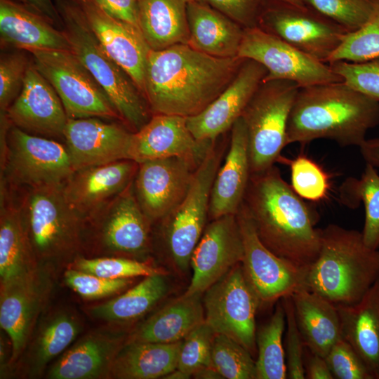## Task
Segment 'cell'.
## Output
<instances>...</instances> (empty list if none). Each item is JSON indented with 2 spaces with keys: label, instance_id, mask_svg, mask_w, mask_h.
Segmentation results:
<instances>
[{
  "label": "cell",
  "instance_id": "6da1fadb",
  "mask_svg": "<svg viewBox=\"0 0 379 379\" xmlns=\"http://www.w3.org/2000/svg\"><path fill=\"white\" fill-rule=\"evenodd\" d=\"M244 60L211 56L185 44L150 49L143 95L152 114H198L229 86Z\"/></svg>",
  "mask_w": 379,
  "mask_h": 379
},
{
  "label": "cell",
  "instance_id": "7a4b0ae2",
  "mask_svg": "<svg viewBox=\"0 0 379 379\" xmlns=\"http://www.w3.org/2000/svg\"><path fill=\"white\" fill-rule=\"evenodd\" d=\"M243 204L258 237L272 252L305 270L316 260L321 243L317 213L277 166L251 175Z\"/></svg>",
  "mask_w": 379,
  "mask_h": 379
},
{
  "label": "cell",
  "instance_id": "3957f363",
  "mask_svg": "<svg viewBox=\"0 0 379 379\" xmlns=\"http://www.w3.org/2000/svg\"><path fill=\"white\" fill-rule=\"evenodd\" d=\"M378 124L379 102L343 81L302 87L291 111L287 142L328 139L343 147H359Z\"/></svg>",
  "mask_w": 379,
  "mask_h": 379
},
{
  "label": "cell",
  "instance_id": "277c9868",
  "mask_svg": "<svg viewBox=\"0 0 379 379\" xmlns=\"http://www.w3.org/2000/svg\"><path fill=\"white\" fill-rule=\"evenodd\" d=\"M378 277L379 249L366 246L361 232L329 224L321 229L320 251L304 286L335 305H353Z\"/></svg>",
  "mask_w": 379,
  "mask_h": 379
},
{
  "label": "cell",
  "instance_id": "5b68a950",
  "mask_svg": "<svg viewBox=\"0 0 379 379\" xmlns=\"http://www.w3.org/2000/svg\"><path fill=\"white\" fill-rule=\"evenodd\" d=\"M56 7L71 51L105 92L121 122L137 132L152 116L147 101L128 74L101 47L79 4L57 0Z\"/></svg>",
  "mask_w": 379,
  "mask_h": 379
},
{
  "label": "cell",
  "instance_id": "8992f818",
  "mask_svg": "<svg viewBox=\"0 0 379 379\" xmlns=\"http://www.w3.org/2000/svg\"><path fill=\"white\" fill-rule=\"evenodd\" d=\"M63 185L17 188L24 227L38 265L74 260L84 248V222L68 202Z\"/></svg>",
  "mask_w": 379,
  "mask_h": 379
},
{
  "label": "cell",
  "instance_id": "52a82bcc",
  "mask_svg": "<svg viewBox=\"0 0 379 379\" xmlns=\"http://www.w3.org/2000/svg\"><path fill=\"white\" fill-rule=\"evenodd\" d=\"M74 171L65 145L25 132L1 114V180L16 188L61 185Z\"/></svg>",
  "mask_w": 379,
  "mask_h": 379
},
{
  "label": "cell",
  "instance_id": "ba28073f",
  "mask_svg": "<svg viewBox=\"0 0 379 379\" xmlns=\"http://www.w3.org/2000/svg\"><path fill=\"white\" fill-rule=\"evenodd\" d=\"M217 140L194 171L184 199L159 222L168 256L180 273L190 267L192 253L206 226L213 180L227 147L225 142Z\"/></svg>",
  "mask_w": 379,
  "mask_h": 379
},
{
  "label": "cell",
  "instance_id": "9c48e42d",
  "mask_svg": "<svg viewBox=\"0 0 379 379\" xmlns=\"http://www.w3.org/2000/svg\"><path fill=\"white\" fill-rule=\"evenodd\" d=\"M300 88L286 80L262 81L244 109L251 174L273 166L288 145V119Z\"/></svg>",
  "mask_w": 379,
  "mask_h": 379
},
{
  "label": "cell",
  "instance_id": "30bf717a",
  "mask_svg": "<svg viewBox=\"0 0 379 379\" xmlns=\"http://www.w3.org/2000/svg\"><path fill=\"white\" fill-rule=\"evenodd\" d=\"M140 206L133 181L84 222V247L90 241L100 251L143 260L151 250V225Z\"/></svg>",
  "mask_w": 379,
  "mask_h": 379
},
{
  "label": "cell",
  "instance_id": "8fae6325",
  "mask_svg": "<svg viewBox=\"0 0 379 379\" xmlns=\"http://www.w3.org/2000/svg\"><path fill=\"white\" fill-rule=\"evenodd\" d=\"M32 62L55 90L69 119L120 117L104 90L70 51L32 50Z\"/></svg>",
  "mask_w": 379,
  "mask_h": 379
},
{
  "label": "cell",
  "instance_id": "7c38bea8",
  "mask_svg": "<svg viewBox=\"0 0 379 379\" xmlns=\"http://www.w3.org/2000/svg\"><path fill=\"white\" fill-rule=\"evenodd\" d=\"M205 323L215 334L234 340L251 354L257 353L255 314L260 300L241 263L210 286L202 299Z\"/></svg>",
  "mask_w": 379,
  "mask_h": 379
},
{
  "label": "cell",
  "instance_id": "4fadbf2b",
  "mask_svg": "<svg viewBox=\"0 0 379 379\" xmlns=\"http://www.w3.org/2000/svg\"><path fill=\"white\" fill-rule=\"evenodd\" d=\"M258 26L310 56L327 63L347 32L308 6L267 0Z\"/></svg>",
  "mask_w": 379,
  "mask_h": 379
},
{
  "label": "cell",
  "instance_id": "5bb4252c",
  "mask_svg": "<svg viewBox=\"0 0 379 379\" xmlns=\"http://www.w3.org/2000/svg\"><path fill=\"white\" fill-rule=\"evenodd\" d=\"M237 57L262 65L267 71L263 81L286 80L300 88L342 81L329 64L310 56L258 26L244 29Z\"/></svg>",
  "mask_w": 379,
  "mask_h": 379
},
{
  "label": "cell",
  "instance_id": "9a60e30c",
  "mask_svg": "<svg viewBox=\"0 0 379 379\" xmlns=\"http://www.w3.org/2000/svg\"><path fill=\"white\" fill-rule=\"evenodd\" d=\"M52 288L48 266L41 265L1 283L0 325L11 345L8 368H13L27 346Z\"/></svg>",
  "mask_w": 379,
  "mask_h": 379
},
{
  "label": "cell",
  "instance_id": "2e32d148",
  "mask_svg": "<svg viewBox=\"0 0 379 379\" xmlns=\"http://www.w3.org/2000/svg\"><path fill=\"white\" fill-rule=\"evenodd\" d=\"M237 218L244 246L241 265L260 305L272 304L305 288L306 270L279 257L262 244L244 204Z\"/></svg>",
  "mask_w": 379,
  "mask_h": 379
},
{
  "label": "cell",
  "instance_id": "e0dca14e",
  "mask_svg": "<svg viewBox=\"0 0 379 379\" xmlns=\"http://www.w3.org/2000/svg\"><path fill=\"white\" fill-rule=\"evenodd\" d=\"M200 164L177 157L138 163L134 193L152 223L164 219L182 201Z\"/></svg>",
  "mask_w": 379,
  "mask_h": 379
},
{
  "label": "cell",
  "instance_id": "ac0fdd59",
  "mask_svg": "<svg viewBox=\"0 0 379 379\" xmlns=\"http://www.w3.org/2000/svg\"><path fill=\"white\" fill-rule=\"evenodd\" d=\"M243 256V241L237 214L211 220L192 253V276L184 294H203L231 269L241 263Z\"/></svg>",
  "mask_w": 379,
  "mask_h": 379
},
{
  "label": "cell",
  "instance_id": "d6986e66",
  "mask_svg": "<svg viewBox=\"0 0 379 379\" xmlns=\"http://www.w3.org/2000/svg\"><path fill=\"white\" fill-rule=\"evenodd\" d=\"M5 114L11 125L29 133L63 139L68 117L48 81L29 63L20 93Z\"/></svg>",
  "mask_w": 379,
  "mask_h": 379
},
{
  "label": "cell",
  "instance_id": "ffe728a7",
  "mask_svg": "<svg viewBox=\"0 0 379 379\" xmlns=\"http://www.w3.org/2000/svg\"><path fill=\"white\" fill-rule=\"evenodd\" d=\"M133 132L124 124L96 117L69 119L63 138L76 170L131 159Z\"/></svg>",
  "mask_w": 379,
  "mask_h": 379
},
{
  "label": "cell",
  "instance_id": "44dd1931",
  "mask_svg": "<svg viewBox=\"0 0 379 379\" xmlns=\"http://www.w3.org/2000/svg\"><path fill=\"white\" fill-rule=\"evenodd\" d=\"M267 74L260 63L244 59L229 86L201 112L187 118L194 137L200 141H214L231 129Z\"/></svg>",
  "mask_w": 379,
  "mask_h": 379
},
{
  "label": "cell",
  "instance_id": "7402d4cb",
  "mask_svg": "<svg viewBox=\"0 0 379 379\" xmlns=\"http://www.w3.org/2000/svg\"><path fill=\"white\" fill-rule=\"evenodd\" d=\"M86 20L105 53L131 78L143 95L150 48L139 28L105 12L94 0H78Z\"/></svg>",
  "mask_w": 379,
  "mask_h": 379
},
{
  "label": "cell",
  "instance_id": "603a6c76",
  "mask_svg": "<svg viewBox=\"0 0 379 379\" xmlns=\"http://www.w3.org/2000/svg\"><path fill=\"white\" fill-rule=\"evenodd\" d=\"M214 141L197 140L188 128L187 117L154 114L139 131L133 132L130 158L141 163L177 157L200 164Z\"/></svg>",
  "mask_w": 379,
  "mask_h": 379
},
{
  "label": "cell",
  "instance_id": "cb8c5ba5",
  "mask_svg": "<svg viewBox=\"0 0 379 379\" xmlns=\"http://www.w3.org/2000/svg\"><path fill=\"white\" fill-rule=\"evenodd\" d=\"M138 163L122 159L76 170L63 185L65 197L83 222L134 180Z\"/></svg>",
  "mask_w": 379,
  "mask_h": 379
},
{
  "label": "cell",
  "instance_id": "d4e9b609",
  "mask_svg": "<svg viewBox=\"0 0 379 379\" xmlns=\"http://www.w3.org/2000/svg\"><path fill=\"white\" fill-rule=\"evenodd\" d=\"M126 335L119 331H91L67 349L50 366L49 379L109 378L114 361L125 345Z\"/></svg>",
  "mask_w": 379,
  "mask_h": 379
},
{
  "label": "cell",
  "instance_id": "484cf974",
  "mask_svg": "<svg viewBox=\"0 0 379 379\" xmlns=\"http://www.w3.org/2000/svg\"><path fill=\"white\" fill-rule=\"evenodd\" d=\"M79 317L70 310L58 309L39 318L21 356L13 368L18 375L34 378L62 354L82 330Z\"/></svg>",
  "mask_w": 379,
  "mask_h": 379
},
{
  "label": "cell",
  "instance_id": "4316f807",
  "mask_svg": "<svg viewBox=\"0 0 379 379\" xmlns=\"http://www.w3.org/2000/svg\"><path fill=\"white\" fill-rule=\"evenodd\" d=\"M251 175L248 133L241 117L231 128L229 148L213 180L208 218L237 214Z\"/></svg>",
  "mask_w": 379,
  "mask_h": 379
},
{
  "label": "cell",
  "instance_id": "83f0119b",
  "mask_svg": "<svg viewBox=\"0 0 379 379\" xmlns=\"http://www.w3.org/2000/svg\"><path fill=\"white\" fill-rule=\"evenodd\" d=\"M0 36L1 44L27 51H71L64 31L15 0H0Z\"/></svg>",
  "mask_w": 379,
  "mask_h": 379
},
{
  "label": "cell",
  "instance_id": "f1b7e54d",
  "mask_svg": "<svg viewBox=\"0 0 379 379\" xmlns=\"http://www.w3.org/2000/svg\"><path fill=\"white\" fill-rule=\"evenodd\" d=\"M38 265L24 227L18 190L1 180V283L22 275Z\"/></svg>",
  "mask_w": 379,
  "mask_h": 379
},
{
  "label": "cell",
  "instance_id": "f546056e",
  "mask_svg": "<svg viewBox=\"0 0 379 379\" xmlns=\"http://www.w3.org/2000/svg\"><path fill=\"white\" fill-rule=\"evenodd\" d=\"M336 307L342 338L379 379V277L359 302Z\"/></svg>",
  "mask_w": 379,
  "mask_h": 379
},
{
  "label": "cell",
  "instance_id": "4dcf8cb0",
  "mask_svg": "<svg viewBox=\"0 0 379 379\" xmlns=\"http://www.w3.org/2000/svg\"><path fill=\"white\" fill-rule=\"evenodd\" d=\"M188 45L218 58L237 57L244 28L199 0L187 2Z\"/></svg>",
  "mask_w": 379,
  "mask_h": 379
},
{
  "label": "cell",
  "instance_id": "1f68e13d",
  "mask_svg": "<svg viewBox=\"0 0 379 379\" xmlns=\"http://www.w3.org/2000/svg\"><path fill=\"white\" fill-rule=\"evenodd\" d=\"M291 296L305 347L325 358L342 338L336 305L305 288L297 290Z\"/></svg>",
  "mask_w": 379,
  "mask_h": 379
},
{
  "label": "cell",
  "instance_id": "d6a6232c",
  "mask_svg": "<svg viewBox=\"0 0 379 379\" xmlns=\"http://www.w3.org/2000/svg\"><path fill=\"white\" fill-rule=\"evenodd\" d=\"M201 294L171 301L127 336L126 343H173L182 340L205 321Z\"/></svg>",
  "mask_w": 379,
  "mask_h": 379
},
{
  "label": "cell",
  "instance_id": "836d02e7",
  "mask_svg": "<svg viewBox=\"0 0 379 379\" xmlns=\"http://www.w3.org/2000/svg\"><path fill=\"white\" fill-rule=\"evenodd\" d=\"M186 0H137L138 25L152 50L188 44Z\"/></svg>",
  "mask_w": 379,
  "mask_h": 379
},
{
  "label": "cell",
  "instance_id": "e575fe53",
  "mask_svg": "<svg viewBox=\"0 0 379 379\" xmlns=\"http://www.w3.org/2000/svg\"><path fill=\"white\" fill-rule=\"evenodd\" d=\"M182 341L126 343L114 361L109 378H163L177 368Z\"/></svg>",
  "mask_w": 379,
  "mask_h": 379
},
{
  "label": "cell",
  "instance_id": "d590c367",
  "mask_svg": "<svg viewBox=\"0 0 379 379\" xmlns=\"http://www.w3.org/2000/svg\"><path fill=\"white\" fill-rule=\"evenodd\" d=\"M166 274L145 277L125 293L88 307L92 317L110 324H126L149 312L169 292Z\"/></svg>",
  "mask_w": 379,
  "mask_h": 379
},
{
  "label": "cell",
  "instance_id": "8d00e7d4",
  "mask_svg": "<svg viewBox=\"0 0 379 379\" xmlns=\"http://www.w3.org/2000/svg\"><path fill=\"white\" fill-rule=\"evenodd\" d=\"M342 203L356 208L363 202L365 218L361 232L364 243L379 249V174L376 168L366 163L359 178H348L339 188Z\"/></svg>",
  "mask_w": 379,
  "mask_h": 379
},
{
  "label": "cell",
  "instance_id": "74e56055",
  "mask_svg": "<svg viewBox=\"0 0 379 379\" xmlns=\"http://www.w3.org/2000/svg\"><path fill=\"white\" fill-rule=\"evenodd\" d=\"M286 314L279 303L270 319L256 333V379L287 378V368L282 337Z\"/></svg>",
  "mask_w": 379,
  "mask_h": 379
},
{
  "label": "cell",
  "instance_id": "f35d334b",
  "mask_svg": "<svg viewBox=\"0 0 379 379\" xmlns=\"http://www.w3.org/2000/svg\"><path fill=\"white\" fill-rule=\"evenodd\" d=\"M211 366L226 379H256L255 361L252 354L234 340L215 334Z\"/></svg>",
  "mask_w": 379,
  "mask_h": 379
},
{
  "label": "cell",
  "instance_id": "ab89813d",
  "mask_svg": "<svg viewBox=\"0 0 379 379\" xmlns=\"http://www.w3.org/2000/svg\"><path fill=\"white\" fill-rule=\"evenodd\" d=\"M379 57V0L368 20L359 29L347 32L327 63L338 60L364 62Z\"/></svg>",
  "mask_w": 379,
  "mask_h": 379
},
{
  "label": "cell",
  "instance_id": "60d3db41",
  "mask_svg": "<svg viewBox=\"0 0 379 379\" xmlns=\"http://www.w3.org/2000/svg\"><path fill=\"white\" fill-rule=\"evenodd\" d=\"M69 267L107 279H130L166 274L147 262L126 257L86 258L77 256Z\"/></svg>",
  "mask_w": 379,
  "mask_h": 379
},
{
  "label": "cell",
  "instance_id": "b9f144b4",
  "mask_svg": "<svg viewBox=\"0 0 379 379\" xmlns=\"http://www.w3.org/2000/svg\"><path fill=\"white\" fill-rule=\"evenodd\" d=\"M278 161L289 166L291 186L302 199L319 201L327 196L330 189L329 176L314 161L302 154L293 159L281 156Z\"/></svg>",
  "mask_w": 379,
  "mask_h": 379
},
{
  "label": "cell",
  "instance_id": "7bdbcfd3",
  "mask_svg": "<svg viewBox=\"0 0 379 379\" xmlns=\"http://www.w3.org/2000/svg\"><path fill=\"white\" fill-rule=\"evenodd\" d=\"M378 0H305L307 6L330 18L347 32L359 29L371 15Z\"/></svg>",
  "mask_w": 379,
  "mask_h": 379
},
{
  "label": "cell",
  "instance_id": "ee69618b",
  "mask_svg": "<svg viewBox=\"0 0 379 379\" xmlns=\"http://www.w3.org/2000/svg\"><path fill=\"white\" fill-rule=\"evenodd\" d=\"M215 333L205 321L182 341L177 368L192 376L199 370L211 366V351Z\"/></svg>",
  "mask_w": 379,
  "mask_h": 379
},
{
  "label": "cell",
  "instance_id": "f6af8a7d",
  "mask_svg": "<svg viewBox=\"0 0 379 379\" xmlns=\"http://www.w3.org/2000/svg\"><path fill=\"white\" fill-rule=\"evenodd\" d=\"M328 64L351 88L379 102V57L359 62L338 60Z\"/></svg>",
  "mask_w": 379,
  "mask_h": 379
},
{
  "label": "cell",
  "instance_id": "bcb514c9",
  "mask_svg": "<svg viewBox=\"0 0 379 379\" xmlns=\"http://www.w3.org/2000/svg\"><path fill=\"white\" fill-rule=\"evenodd\" d=\"M66 285L82 298L98 300L119 293L133 284V278L107 279L72 267L64 274Z\"/></svg>",
  "mask_w": 379,
  "mask_h": 379
},
{
  "label": "cell",
  "instance_id": "7dc6e473",
  "mask_svg": "<svg viewBox=\"0 0 379 379\" xmlns=\"http://www.w3.org/2000/svg\"><path fill=\"white\" fill-rule=\"evenodd\" d=\"M29 62L25 55H3L0 60V109L5 113L22 88Z\"/></svg>",
  "mask_w": 379,
  "mask_h": 379
},
{
  "label": "cell",
  "instance_id": "c3c4849f",
  "mask_svg": "<svg viewBox=\"0 0 379 379\" xmlns=\"http://www.w3.org/2000/svg\"><path fill=\"white\" fill-rule=\"evenodd\" d=\"M325 359L334 378L374 379L361 357L343 338L333 345Z\"/></svg>",
  "mask_w": 379,
  "mask_h": 379
},
{
  "label": "cell",
  "instance_id": "681fc988",
  "mask_svg": "<svg viewBox=\"0 0 379 379\" xmlns=\"http://www.w3.org/2000/svg\"><path fill=\"white\" fill-rule=\"evenodd\" d=\"M286 314V346L284 348L287 378H305L304 366V344L295 317L291 295L282 298Z\"/></svg>",
  "mask_w": 379,
  "mask_h": 379
},
{
  "label": "cell",
  "instance_id": "f907efd6",
  "mask_svg": "<svg viewBox=\"0 0 379 379\" xmlns=\"http://www.w3.org/2000/svg\"><path fill=\"white\" fill-rule=\"evenodd\" d=\"M224 14L243 28L258 26L267 0H199Z\"/></svg>",
  "mask_w": 379,
  "mask_h": 379
},
{
  "label": "cell",
  "instance_id": "816d5d0a",
  "mask_svg": "<svg viewBox=\"0 0 379 379\" xmlns=\"http://www.w3.org/2000/svg\"><path fill=\"white\" fill-rule=\"evenodd\" d=\"M94 1L109 15L138 27L137 0Z\"/></svg>",
  "mask_w": 379,
  "mask_h": 379
},
{
  "label": "cell",
  "instance_id": "f5cc1de1",
  "mask_svg": "<svg viewBox=\"0 0 379 379\" xmlns=\"http://www.w3.org/2000/svg\"><path fill=\"white\" fill-rule=\"evenodd\" d=\"M310 353L309 357L306 354L307 359H304L305 378H334L326 359L310 351Z\"/></svg>",
  "mask_w": 379,
  "mask_h": 379
},
{
  "label": "cell",
  "instance_id": "db71d44e",
  "mask_svg": "<svg viewBox=\"0 0 379 379\" xmlns=\"http://www.w3.org/2000/svg\"><path fill=\"white\" fill-rule=\"evenodd\" d=\"M26 7L42 15L53 25L62 24L56 5L52 0H15Z\"/></svg>",
  "mask_w": 379,
  "mask_h": 379
},
{
  "label": "cell",
  "instance_id": "11a10c76",
  "mask_svg": "<svg viewBox=\"0 0 379 379\" xmlns=\"http://www.w3.org/2000/svg\"><path fill=\"white\" fill-rule=\"evenodd\" d=\"M359 147L366 163L379 168V138L366 139Z\"/></svg>",
  "mask_w": 379,
  "mask_h": 379
},
{
  "label": "cell",
  "instance_id": "9f6ffc18",
  "mask_svg": "<svg viewBox=\"0 0 379 379\" xmlns=\"http://www.w3.org/2000/svg\"><path fill=\"white\" fill-rule=\"evenodd\" d=\"M195 378L202 379H221L223 378L220 374L213 367L208 366L203 368L196 372L193 375Z\"/></svg>",
  "mask_w": 379,
  "mask_h": 379
},
{
  "label": "cell",
  "instance_id": "6f0895ef",
  "mask_svg": "<svg viewBox=\"0 0 379 379\" xmlns=\"http://www.w3.org/2000/svg\"><path fill=\"white\" fill-rule=\"evenodd\" d=\"M192 376L182 371H180L178 368H175L166 375H165L163 378L165 379H188L190 378Z\"/></svg>",
  "mask_w": 379,
  "mask_h": 379
},
{
  "label": "cell",
  "instance_id": "680465c9",
  "mask_svg": "<svg viewBox=\"0 0 379 379\" xmlns=\"http://www.w3.org/2000/svg\"><path fill=\"white\" fill-rule=\"evenodd\" d=\"M281 1H284L286 3H289L291 4H294L299 6H306V4L305 2V0H277Z\"/></svg>",
  "mask_w": 379,
  "mask_h": 379
},
{
  "label": "cell",
  "instance_id": "91938a15",
  "mask_svg": "<svg viewBox=\"0 0 379 379\" xmlns=\"http://www.w3.org/2000/svg\"><path fill=\"white\" fill-rule=\"evenodd\" d=\"M187 2H189V1H196V0H186Z\"/></svg>",
  "mask_w": 379,
  "mask_h": 379
}]
</instances>
